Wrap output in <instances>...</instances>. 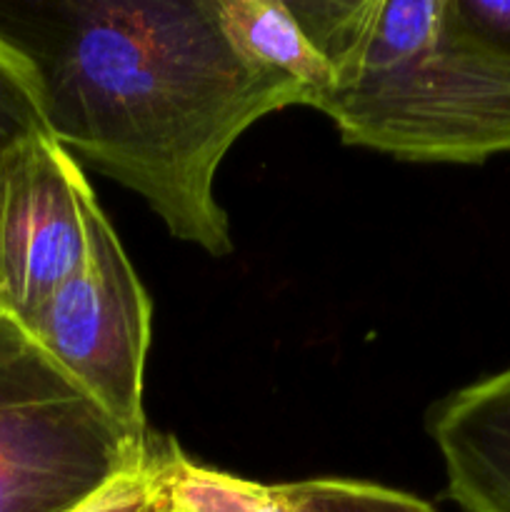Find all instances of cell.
<instances>
[{"instance_id":"cell-1","label":"cell","mask_w":510,"mask_h":512,"mask_svg":"<svg viewBox=\"0 0 510 512\" xmlns=\"http://www.w3.org/2000/svg\"><path fill=\"white\" fill-rule=\"evenodd\" d=\"M0 33L33 63L63 148L138 193L173 238L233 253L220 163L250 125L308 98L235 53L215 0L5 3Z\"/></svg>"},{"instance_id":"cell-2","label":"cell","mask_w":510,"mask_h":512,"mask_svg":"<svg viewBox=\"0 0 510 512\" xmlns=\"http://www.w3.org/2000/svg\"><path fill=\"white\" fill-rule=\"evenodd\" d=\"M290 8L328 60L333 85L315 110L345 145L418 163L510 153V55L470 28L455 0Z\"/></svg>"},{"instance_id":"cell-3","label":"cell","mask_w":510,"mask_h":512,"mask_svg":"<svg viewBox=\"0 0 510 512\" xmlns=\"http://www.w3.org/2000/svg\"><path fill=\"white\" fill-rule=\"evenodd\" d=\"M8 315H0V512H78L150 458Z\"/></svg>"},{"instance_id":"cell-4","label":"cell","mask_w":510,"mask_h":512,"mask_svg":"<svg viewBox=\"0 0 510 512\" xmlns=\"http://www.w3.org/2000/svg\"><path fill=\"white\" fill-rule=\"evenodd\" d=\"M150 323V295L103 215L83 268L18 325L115 423L148 438L143 378Z\"/></svg>"},{"instance_id":"cell-5","label":"cell","mask_w":510,"mask_h":512,"mask_svg":"<svg viewBox=\"0 0 510 512\" xmlns=\"http://www.w3.org/2000/svg\"><path fill=\"white\" fill-rule=\"evenodd\" d=\"M103 215L75 155L50 133L0 153V315L23 323L78 273Z\"/></svg>"},{"instance_id":"cell-6","label":"cell","mask_w":510,"mask_h":512,"mask_svg":"<svg viewBox=\"0 0 510 512\" xmlns=\"http://www.w3.org/2000/svg\"><path fill=\"white\" fill-rule=\"evenodd\" d=\"M465 512H510V368L475 380L430 408L425 418Z\"/></svg>"},{"instance_id":"cell-7","label":"cell","mask_w":510,"mask_h":512,"mask_svg":"<svg viewBox=\"0 0 510 512\" xmlns=\"http://www.w3.org/2000/svg\"><path fill=\"white\" fill-rule=\"evenodd\" d=\"M220 28L253 68L298 85L310 108L333 85L328 60L308 38L288 0H215Z\"/></svg>"},{"instance_id":"cell-8","label":"cell","mask_w":510,"mask_h":512,"mask_svg":"<svg viewBox=\"0 0 510 512\" xmlns=\"http://www.w3.org/2000/svg\"><path fill=\"white\" fill-rule=\"evenodd\" d=\"M35 133H50L43 85L28 55L0 33V153Z\"/></svg>"},{"instance_id":"cell-9","label":"cell","mask_w":510,"mask_h":512,"mask_svg":"<svg viewBox=\"0 0 510 512\" xmlns=\"http://www.w3.org/2000/svg\"><path fill=\"white\" fill-rule=\"evenodd\" d=\"M300 512H435L403 490L345 478H313L288 483Z\"/></svg>"},{"instance_id":"cell-10","label":"cell","mask_w":510,"mask_h":512,"mask_svg":"<svg viewBox=\"0 0 510 512\" xmlns=\"http://www.w3.org/2000/svg\"><path fill=\"white\" fill-rule=\"evenodd\" d=\"M78 512H153V478H150V458L140 473L128 475L118 485L95 498Z\"/></svg>"},{"instance_id":"cell-11","label":"cell","mask_w":510,"mask_h":512,"mask_svg":"<svg viewBox=\"0 0 510 512\" xmlns=\"http://www.w3.org/2000/svg\"><path fill=\"white\" fill-rule=\"evenodd\" d=\"M455 3L470 28L510 55V3L503 0H455Z\"/></svg>"}]
</instances>
